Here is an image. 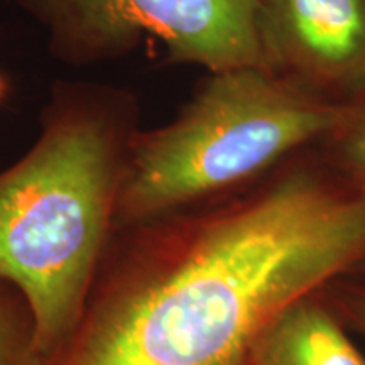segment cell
<instances>
[{
  "instance_id": "6",
  "label": "cell",
  "mask_w": 365,
  "mask_h": 365,
  "mask_svg": "<svg viewBox=\"0 0 365 365\" xmlns=\"http://www.w3.org/2000/svg\"><path fill=\"white\" fill-rule=\"evenodd\" d=\"M325 291L296 301L272 323L255 365H365Z\"/></svg>"
},
{
  "instance_id": "1",
  "label": "cell",
  "mask_w": 365,
  "mask_h": 365,
  "mask_svg": "<svg viewBox=\"0 0 365 365\" xmlns=\"http://www.w3.org/2000/svg\"><path fill=\"white\" fill-rule=\"evenodd\" d=\"M365 257V190L298 161L242 195L113 232L51 365H255L291 304Z\"/></svg>"
},
{
  "instance_id": "3",
  "label": "cell",
  "mask_w": 365,
  "mask_h": 365,
  "mask_svg": "<svg viewBox=\"0 0 365 365\" xmlns=\"http://www.w3.org/2000/svg\"><path fill=\"white\" fill-rule=\"evenodd\" d=\"M341 110L344 102L269 68L213 73L175 122L132 134L115 230L228 198L325 140Z\"/></svg>"
},
{
  "instance_id": "8",
  "label": "cell",
  "mask_w": 365,
  "mask_h": 365,
  "mask_svg": "<svg viewBox=\"0 0 365 365\" xmlns=\"http://www.w3.org/2000/svg\"><path fill=\"white\" fill-rule=\"evenodd\" d=\"M325 143L328 163L350 182L365 190V90L344 102L339 124Z\"/></svg>"
},
{
  "instance_id": "5",
  "label": "cell",
  "mask_w": 365,
  "mask_h": 365,
  "mask_svg": "<svg viewBox=\"0 0 365 365\" xmlns=\"http://www.w3.org/2000/svg\"><path fill=\"white\" fill-rule=\"evenodd\" d=\"M266 65L323 97L365 90V0H259Z\"/></svg>"
},
{
  "instance_id": "11",
  "label": "cell",
  "mask_w": 365,
  "mask_h": 365,
  "mask_svg": "<svg viewBox=\"0 0 365 365\" xmlns=\"http://www.w3.org/2000/svg\"><path fill=\"white\" fill-rule=\"evenodd\" d=\"M7 93H9V85H7L6 78L0 75V102H2V100L7 97Z\"/></svg>"
},
{
  "instance_id": "7",
  "label": "cell",
  "mask_w": 365,
  "mask_h": 365,
  "mask_svg": "<svg viewBox=\"0 0 365 365\" xmlns=\"http://www.w3.org/2000/svg\"><path fill=\"white\" fill-rule=\"evenodd\" d=\"M0 365H49L29 301L6 279H0Z\"/></svg>"
},
{
  "instance_id": "10",
  "label": "cell",
  "mask_w": 365,
  "mask_h": 365,
  "mask_svg": "<svg viewBox=\"0 0 365 365\" xmlns=\"http://www.w3.org/2000/svg\"><path fill=\"white\" fill-rule=\"evenodd\" d=\"M350 277H355V279L365 282V257L362 259V262H360L359 266L355 267V271L352 272V276H350Z\"/></svg>"
},
{
  "instance_id": "2",
  "label": "cell",
  "mask_w": 365,
  "mask_h": 365,
  "mask_svg": "<svg viewBox=\"0 0 365 365\" xmlns=\"http://www.w3.org/2000/svg\"><path fill=\"white\" fill-rule=\"evenodd\" d=\"M132 134L117 108L68 100L0 173V279L29 301L49 365L78 325L115 232Z\"/></svg>"
},
{
  "instance_id": "9",
  "label": "cell",
  "mask_w": 365,
  "mask_h": 365,
  "mask_svg": "<svg viewBox=\"0 0 365 365\" xmlns=\"http://www.w3.org/2000/svg\"><path fill=\"white\" fill-rule=\"evenodd\" d=\"M325 294L341 322L365 336V282L344 277L327 287Z\"/></svg>"
},
{
  "instance_id": "4",
  "label": "cell",
  "mask_w": 365,
  "mask_h": 365,
  "mask_svg": "<svg viewBox=\"0 0 365 365\" xmlns=\"http://www.w3.org/2000/svg\"><path fill=\"white\" fill-rule=\"evenodd\" d=\"M71 58L120 53L153 38L178 61L212 73L267 68L259 0H14Z\"/></svg>"
}]
</instances>
